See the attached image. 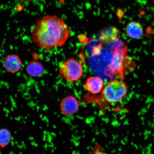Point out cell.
Wrapping results in <instances>:
<instances>
[{"label":"cell","mask_w":154,"mask_h":154,"mask_svg":"<svg viewBox=\"0 0 154 154\" xmlns=\"http://www.w3.org/2000/svg\"><path fill=\"white\" fill-rule=\"evenodd\" d=\"M3 66L6 72L10 74H16L22 69L23 63L18 55L12 54L2 57Z\"/></svg>","instance_id":"5b68a950"},{"label":"cell","mask_w":154,"mask_h":154,"mask_svg":"<svg viewBox=\"0 0 154 154\" xmlns=\"http://www.w3.org/2000/svg\"><path fill=\"white\" fill-rule=\"evenodd\" d=\"M84 86L90 94L97 95L101 93L104 87V82L100 77L90 76L86 79Z\"/></svg>","instance_id":"8992f818"},{"label":"cell","mask_w":154,"mask_h":154,"mask_svg":"<svg viewBox=\"0 0 154 154\" xmlns=\"http://www.w3.org/2000/svg\"><path fill=\"white\" fill-rule=\"evenodd\" d=\"M80 103L75 96L69 95L61 100L59 109L61 114L65 117L71 116L79 110Z\"/></svg>","instance_id":"277c9868"},{"label":"cell","mask_w":154,"mask_h":154,"mask_svg":"<svg viewBox=\"0 0 154 154\" xmlns=\"http://www.w3.org/2000/svg\"><path fill=\"white\" fill-rule=\"evenodd\" d=\"M121 32L118 28L114 26L104 29L100 32L99 39L105 44L113 43L119 40Z\"/></svg>","instance_id":"52a82bcc"},{"label":"cell","mask_w":154,"mask_h":154,"mask_svg":"<svg viewBox=\"0 0 154 154\" xmlns=\"http://www.w3.org/2000/svg\"><path fill=\"white\" fill-rule=\"evenodd\" d=\"M128 91V86L123 80H111L104 87L99 98L106 104H114L122 101Z\"/></svg>","instance_id":"7a4b0ae2"},{"label":"cell","mask_w":154,"mask_h":154,"mask_svg":"<svg viewBox=\"0 0 154 154\" xmlns=\"http://www.w3.org/2000/svg\"><path fill=\"white\" fill-rule=\"evenodd\" d=\"M18 1H20V2H31L34 0H18Z\"/></svg>","instance_id":"7c38bea8"},{"label":"cell","mask_w":154,"mask_h":154,"mask_svg":"<svg viewBox=\"0 0 154 154\" xmlns=\"http://www.w3.org/2000/svg\"><path fill=\"white\" fill-rule=\"evenodd\" d=\"M59 72L61 78L66 81L74 82L82 78L84 70L81 63L74 58H70L61 63Z\"/></svg>","instance_id":"3957f363"},{"label":"cell","mask_w":154,"mask_h":154,"mask_svg":"<svg viewBox=\"0 0 154 154\" xmlns=\"http://www.w3.org/2000/svg\"><path fill=\"white\" fill-rule=\"evenodd\" d=\"M91 154H110L102 151L101 146L100 144H96L92 149Z\"/></svg>","instance_id":"8fae6325"},{"label":"cell","mask_w":154,"mask_h":154,"mask_svg":"<svg viewBox=\"0 0 154 154\" xmlns=\"http://www.w3.org/2000/svg\"><path fill=\"white\" fill-rule=\"evenodd\" d=\"M125 32L129 37L133 39L141 38L143 33L141 24L135 21H132L127 24Z\"/></svg>","instance_id":"9c48e42d"},{"label":"cell","mask_w":154,"mask_h":154,"mask_svg":"<svg viewBox=\"0 0 154 154\" xmlns=\"http://www.w3.org/2000/svg\"><path fill=\"white\" fill-rule=\"evenodd\" d=\"M12 134L9 129L0 128V148L5 149L8 146L12 140Z\"/></svg>","instance_id":"30bf717a"},{"label":"cell","mask_w":154,"mask_h":154,"mask_svg":"<svg viewBox=\"0 0 154 154\" xmlns=\"http://www.w3.org/2000/svg\"><path fill=\"white\" fill-rule=\"evenodd\" d=\"M70 35L68 25L55 15H45L37 21L32 32V41L46 51L63 47Z\"/></svg>","instance_id":"6da1fadb"},{"label":"cell","mask_w":154,"mask_h":154,"mask_svg":"<svg viewBox=\"0 0 154 154\" xmlns=\"http://www.w3.org/2000/svg\"><path fill=\"white\" fill-rule=\"evenodd\" d=\"M25 70L26 74L32 78H37L43 74L45 69L41 62L35 60L28 62Z\"/></svg>","instance_id":"ba28073f"}]
</instances>
